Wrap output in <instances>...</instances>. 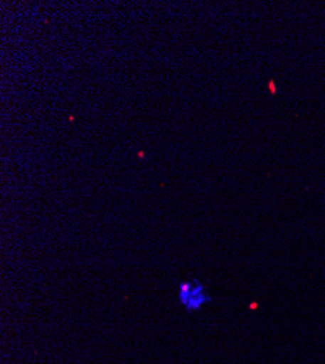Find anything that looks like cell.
<instances>
[{"label":"cell","mask_w":325,"mask_h":364,"mask_svg":"<svg viewBox=\"0 0 325 364\" xmlns=\"http://www.w3.org/2000/svg\"><path fill=\"white\" fill-rule=\"evenodd\" d=\"M179 299L181 301V305L190 312L200 311L203 306L212 301V297L206 291L204 284H201L198 280L183 282L180 284Z\"/></svg>","instance_id":"1"}]
</instances>
